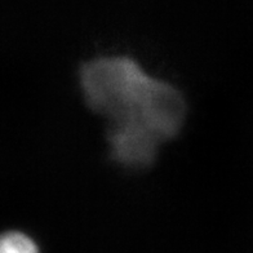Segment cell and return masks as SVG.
Listing matches in <instances>:
<instances>
[{"mask_svg":"<svg viewBox=\"0 0 253 253\" xmlns=\"http://www.w3.org/2000/svg\"><path fill=\"white\" fill-rule=\"evenodd\" d=\"M80 84L90 109L111 120L113 155L124 164L150 163L158 143L173 137L182 124L185 103L180 93L129 58L85 63Z\"/></svg>","mask_w":253,"mask_h":253,"instance_id":"1","label":"cell"},{"mask_svg":"<svg viewBox=\"0 0 253 253\" xmlns=\"http://www.w3.org/2000/svg\"><path fill=\"white\" fill-rule=\"evenodd\" d=\"M0 253H38V247L25 234L9 231L1 238Z\"/></svg>","mask_w":253,"mask_h":253,"instance_id":"2","label":"cell"}]
</instances>
